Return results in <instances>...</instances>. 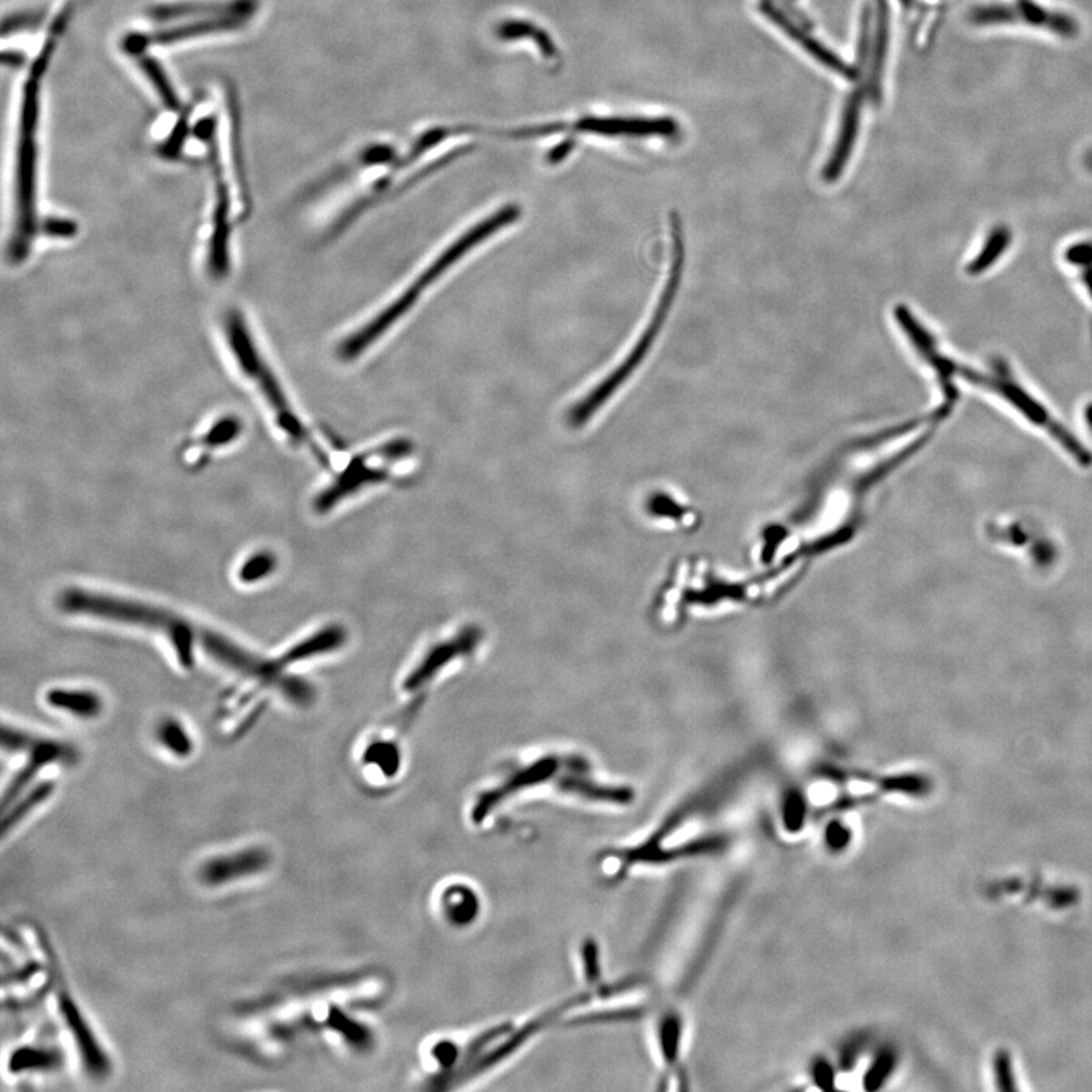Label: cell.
<instances>
[{"label":"cell","mask_w":1092,"mask_h":1092,"mask_svg":"<svg viewBox=\"0 0 1092 1092\" xmlns=\"http://www.w3.org/2000/svg\"><path fill=\"white\" fill-rule=\"evenodd\" d=\"M276 566H278V560H276L275 554L271 553V551H259V553L248 557L246 562L240 566L237 577L245 585H254V583L262 582V580L268 579L275 573Z\"/></svg>","instance_id":"obj_22"},{"label":"cell","mask_w":1092,"mask_h":1092,"mask_svg":"<svg viewBox=\"0 0 1092 1092\" xmlns=\"http://www.w3.org/2000/svg\"><path fill=\"white\" fill-rule=\"evenodd\" d=\"M896 1060V1053L891 1048L880 1050L874 1057L870 1068L863 1074V1089L865 1091H876V1089L882 1088L883 1083L894 1073Z\"/></svg>","instance_id":"obj_25"},{"label":"cell","mask_w":1092,"mask_h":1092,"mask_svg":"<svg viewBox=\"0 0 1092 1092\" xmlns=\"http://www.w3.org/2000/svg\"><path fill=\"white\" fill-rule=\"evenodd\" d=\"M157 737H159L163 747L170 751L171 754H175V756L187 757L193 751V742H191V737L188 736L184 725L176 719H171V717L160 722Z\"/></svg>","instance_id":"obj_20"},{"label":"cell","mask_w":1092,"mask_h":1092,"mask_svg":"<svg viewBox=\"0 0 1092 1092\" xmlns=\"http://www.w3.org/2000/svg\"><path fill=\"white\" fill-rule=\"evenodd\" d=\"M860 105H862V97L859 94H853L848 99L845 108H843L839 134H837L836 143H834L833 151H831L830 160L824 167V178L828 182H833L834 179L842 175L843 168L847 165L851 153H853L857 131H859Z\"/></svg>","instance_id":"obj_14"},{"label":"cell","mask_w":1092,"mask_h":1092,"mask_svg":"<svg viewBox=\"0 0 1092 1092\" xmlns=\"http://www.w3.org/2000/svg\"><path fill=\"white\" fill-rule=\"evenodd\" d=\"M822 842H824L825 850L830 851V853H843V851L848 850L851 842H853V830L847 822L842 821L839 818H834V819L828 821L824 831H822Z\"/></svg>","instance_id":"obj_27"},{"label":"cell","mask_w":1092,"mask_h":1092,"mask_svg":"<svg viewBox=\"0 0 1092 1092\" xmlns=\"http://www.w3.org/2000/svg\"><path fill=\"white\" fill-rule=\"evenodd\" d=\"M682 234L679 230L676 231V253H674L673 266H671V272H669V279L666 281L665 288H663L662 296H660L659 305L654 310L653 317L648 322L647 328L643 331L642 336L637 340L636 345L633 346V350L630 351L627 357L622 360L619 366L610 372V376L607 379L602 380L594 390L589 391L582 401L577 402L568 413V424L573 428H580L583 425L588 424L589 420L597 414V411L608 402V399L619 390L620 385L624 384L631 374L639 368L640 362L647 357L648 351L651 350L654 340L659 336L662 331L663 322L666 319V313L673 305L674 296H676L677 285H679L680 278H682L683 271V245Z\"/></svg>","instance_id":"obj_5"},{"label":"cell","mask_w":1092,"mask_h":1092,"mask_svg":"<svg viewBox=\"0 0 1092 1092\" xmlns=\"http://www.w3.org/2000/svg\"><path fill=\"white\" fill-rule=\"evenodd\" d=\"M782 818L783 828L786 833L799 834L800 831L805 830L806 822L809 818L808 802L800 792H788L782 803Z\"/></svg>","instance_id":"obj_21"},{"label":"cell","mask_w":1092,"mask_h":1092,"mask_svg":"<svg viewBox=\"0 0 1092 1092\" xmlns=\"http://www.w3.org/2000/svg\"><path fill=\"white\" fill-rule=\"evenodd\" d=\"M1086 416H1088V424L1091 425V428H1092V407L1089 408V411H1088V413H1086Z\"/></svg>","instance_id":"obj_29"},{"label":"cell","mask_w":1092,"mask_h":1092,"mask_svg":"<svg viewBox=\"0 0 1092 1092\" xmlns=\"http://www.w3.org/2000/svg\"><path fill=\"white\" fill-rule=\"evenodd\" d=\"M2 743L5 751H27L28 760L23 765L22 771L17 774L14 782L8 788L5 803L16 799L22 794L23 788L34 779L36 774L51 763H71L76 759V750L68 743L56 742V740L42 739L31 736L16 728L4 727L2 730Z\"/></svg>","instance_id":"obj_7"},{"label":"cell","mask_w":1092,"mask_h":1092,"mask_svg":"<svg viewBox=\"0 0 1092 1092\" xmlns=\"http://www.w3.org/2000/svg\"><path fill=\"white\" fill-rule=\"evenodd\" d=\"M269 862H271V859H269L268 851L260 850V848H248L246 851L223 854V856H216L214 859L208 860L202 865L199 874H201L202 882L205 885H227V883L237 882V880L246 879V877L254 876L259 871L266 870Z\"/></svg>","instance_id":"obj_10"},{"label":"cell","mask_w":1092,"mask_h":1092,"mask_svg":"<svg viewBox=\"0 0 1092 1092\" xmlns=\"http://www.w3.org/2000/svg\"><path fill=\"white\" fill-rule=\"evenodd\" d=\"M473 643H476V634H474L473 631H469L466 636L459 637V639L453 640V642H446L442 647L436 648L433 653H430V657H428L427 660L420 663L416 673L411 674L407 685L410 686V688H416V686L427 682L425 679H428L436 669H439L437 666H439L440 663L448 662V660L451 662L457 654L469 653L471 648H473Z\"/></svg>","instance_id":"obj_18"},{"label":"cell","mask_w":1092,"mask_h":1092,"mask_svg":"<svg viewBox=\"0 0 1092 1092\" xmlns=\"http://www.w3.org/2000/svg\"><path fill=\"white\" fill-rule=\"evenodd\" d=\"M58 604L65 613L87 614V616L102 617L120 624L159 631L170 640L179 665L184 669H193L196 662L194 650L197 645H201L204 630L197 631L188 624L187 620L175 616L170 611L143 604V602L114 599V597H105L102 594L73 588L59 595Z\"/></svg>","instance_id":"obj_3"},{"label":"cell","mask_w":1092,"mask_h":1092,"mask_svg":"<svg viewBox=\"0 0 1092 1092\" xmlns=\"http://www.w3.org/2000/svg\"><path fill=\"white\" fill-rule=\"evenodd\" d=\"M250 19L251 16L246 14L202 17L179 27L164 28L153 34H134L123 42V48L127 53L139 55L143 53V49L151 45H173V43L185 42L194 37L208 36V34L230 33L242 28Z\"/></svg>","instance_id":"obj_8"},{"label":"cell","mask_w":1092,"mask_h":1092,"mask_svg":"<svg viewBox=\"0 0 1092 1092\" xmlns=\"http://www.w3.org/2000/svg\"><path fill=\"white\" fill-rule=\"evenodd\" d=\"M683 1019L676 1011H669L660 1019L657 1026V1050L666 1070L679 1065L682 1056Z\"/></svg>","instance_id":"obj_17"},{"label":"cell","mask_w":1092,"mask_h":1092,"mask_svg":"<svg viewBox=\"0 0 1092 1092\" xmlns=\"http://www.w3.org/2000/svg\"><path fill=\"white\" fill-rule=\"evenodd\" d=\"M959 371L962 372L963 379L973 382L974 384L982 385L988 390L996 391L1000 398L1005 399L1012 408L1023 414L1035 427L1047 431L1080 466L1091 465L1092 456L1086 451L1085 446L1077 442L1073 434L1066 431L1062 424H1059L1057 419L1051 416L1050 411L1040 404L1028 388L1023 387L1015 380L1009 368H1006L1005 363H996V366L988 374L966 368H959Z\"/></svg>","instance_id":"obj_6"},{"label":"cell","mask_w":1092,"mask_h":1092,"mask_svg":"<svg viewBox=\"0 0 1092 1092\" xmlns=\"http://www.w3.org/2000/svg\"><path fill=\"white\" fill-rule=\"evenodd\" d=\"M345 642V631L340 627H327L324 630H320L319 633L313 634V636L307 637L302 642L296 643L293 647L288 648L278 662L282 668L293 665V663L302 662V660L310 659V657L319 656V654L330 653V651L337 650L342 647V643Z\"/></svg>","instance_id":"obj_16"},{"label":"cell","mask_w":1092,"mask_h":1092,"mask_svg":"<svg viewBox=\"0 0 1092 1092\" xmlns=\"http://www.w3.org/2000/svg\"><path fill=\"white\" fill-rule=\"evenodd\" d=\"M519 217L520 208L517 205H504L501 210L493 211L491 216L485 217L473 227L468 228L465 233L460 234L456 240L451 242V245L446 246L445 250L427 266V269L420 272L414 281H411V284L407 285L398 297H394L387 307L382 308L376 317H372L363 327L346 337L337 348V357L343 362H353V360L359 359L363 353H366L374 343L379 342L387 331L391 330L396 322H399L417 304L420 297L424 296L425 291L434 282L439 281V278H442L446 272H450L453 266H456L460 260L465 259L466 254L479 248L483 242L491 239L494 234H498L499 231L513 225Z\"/></svg>","instance_id":"obj_1"},{"label":"cell","mask_w":1092,"mask_h":1092,"mask_svg":"<svg viewBox=\"0 0 1092 1092\" xmlns=\"http://www.w3.org/2000/svg\"><path fill=\"white\" fill-rule=\"evenodd\" d=\"M760 11L768 17L771 22L779 27L786 36L791 37L797 45L802 46L809 55L814 56L818 62H821L828 70L834 71L836 74H840L843 78L853 79L856 78V71L847 62H843L839 56L834 55L831 51H828L822 43L817 42L811 34L806 33L802 27H799L794 20L789 19L786 16L785 11L782 8L777 7L771 0H763L760 5Z\"/></svg>","instance_id":"obj_9"},{"label":"cell","mask_w":1092,"mask_h":1092,"mask_svg":"<svg viewBox=\"0 0 1092 1092\" xmlns=\"http://www.w3.org/2000/svg\"><path fill=\"white\" fill-rule=\"evenodd\" d=\"M42 73V67H34L23 96L14 175V223L8 243V257L16 265L27 262L37 239L53 237L54 217L43 219L37 207V116Z\"/></svg>","instance_id":"obj_2"},{"label":"cell","mask_w":1092,"mask_h":1092,"mask_svg":"<svg viewBox=\"0 0 1092 1092\" xmlns=\"http://www.w3.org/2000/svg\"><path fill=\"white\" fill-rule=\"evenodd\" d=\"M256 0H207V2H179V4L156 5L148 11L154 22L167 23L176 20L202 19L222 14H246L253 16Z\"/></svg>","instance_id":"obj_12"},{"label":"cell","mask_w":1092,"mask_h":1092,"mask_svg":"<svg viewBox=\"0 0 1092 1092\" xmlns=\"http://www.w3.org/2000/svg\"><path fill=\"white\" fill-rule=\"evenodd\" d=\"M139 65L142 68L143 73L148 76L149 82L156 88L157 93L160 94L163 104L170 110H178L179 97L176 91L171 87L170 79L167 78V74L163 70L162 65L153 58V56H140Z\"/></svg>","instance_id":"obj_19"},{"label":"cell","mask_w":1092,"mask_h":1092,"mask_svg":"<svg viewBox=\"0 0 1092 1092\" xmlns=\"http://www.w3.org/2000/svg\"><path fill=\"white\" fill-rule=\"evenodd\" d=\"M809 1074H811L812 1083H815L818 1089H822V1091L836 1089V1070H834L830 1060L824 1059V1057H817V1059L812 1060Z\"/></svg>","instance_id":"obj_28"},{"label":"cell","mask_w":1092,"mask_h":1092,"mask_svg":"<svg viewBox=\"0 0 1092 1092\" xmlns=\"http://www.w3.org/2000/svg\"><path fill=\"white\" fill-rule=\"evenodd\" d=\"M1009 243H1011V234H1009V231H994V233L989 236V239L986 240V245L983 246L979 256H977L976 260L968 266V272H970L971 275H977V273H982L986 269H989L992 263L997 262V260L1003 256Z\"/></svg>","instance_id":"obj_23"},{"label":"cell","mask_w":1092,"mask_h":1092,"mask_svg":"<svg viewBox=\"0 0 1092 1092\" xmlns=\"http://www.w3.org/2000/svg\"><path fill=\"white\" fill-rule=\"evenodd\" d=\"M579 128L586 133L608 137H671L677 133V123L666 117H591L582 120Z\"/></svg>","instance_id":"obj_11"},{"label":"cell","mask_w":1092,"mask_h":1092,"mask_svg":"<svg viewBox=\"0 0 1092 1092\" xmlns=\"http://www.w3.org/2000/svg\"><path fill=\"white\" fill-rule=\"evenodd\" d=\"M886 10L883 2L879 5V14H877V28L876 37H874V49H873V70H871V88L873 91H877L880 88V79H882L883 58H885L886 53Z\"/></svg>","instance_id":"obj_26"},{"label":"cell","mask_w":1092,"mask_h":1092,"mask_svg":"<svg viewBox=\"0 0 1092 1092\" xmlns=\"http://www.w3.org/2000/svg\"><path fill=\"white\" fill-rule=\"evenodd\" d=\"M46 703L51 708L67 711L82 719H93L104 710L101 695L82 689H51L46 694Z\"/></svg>","instance_id":"obj_15"},{"label":"cell","mask_w":1092,"mask_h":1092,"mask_svg":"<svg viewBox=\"0 0 1092 1092\" xmlns=\"http://www.w3.org/2000/svg\"><path fill=\"white\" fill-rule=\"evenodd\" d=\"M223 328H225V339L236 359L237 366L245 374L246 379L253 382L263 401L268 404L276 427L294 445H308L314 448L310 433L288 401L281 382L276 379L269 363H266L257 342H254L253 333L242 313L237 310L228 311Z\"/></svg>","instance_id":"obj_4"},{"label":"cell","mask_w":1092,"mask_h":1092,"mask_svg":"<svg viewBox=\"0 0 1092 1092\" xmlns=\"http://www.w3.org/2000/svg\"><path fill=\"white\" fill-rule=\"evenodd\" d=\"M727 845V837L721 836V834H711V836L697 837V839L688 840V842L677 843L674 847L654 848V850L633 857L627 863L628 865H633V863L665 865V863L679 862V860L721 853Z\"/></svg>","instance_id":"obj_13"},{"label":"cell","mask_w":1092,"mask_h":1092,"mask_svg":"<svg viewBox=\"0 0 1092 1092\" xmlns=\"http://www.w3.org/2000/svg\"><path fill=\"white\" fill-rule=\"evenodd\" d=\"M240 431H242V425L236 417L217 420L216 424L211 425L210 430L202 434L199 448L208 453L214 448L230 445L239 437Z\"/></svg>","instance_id":"obj_24"}]
</instances>
